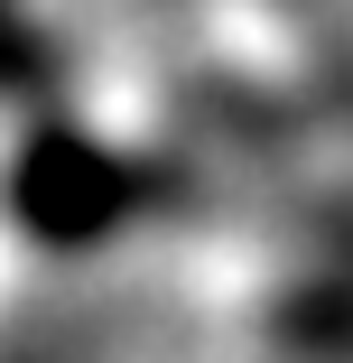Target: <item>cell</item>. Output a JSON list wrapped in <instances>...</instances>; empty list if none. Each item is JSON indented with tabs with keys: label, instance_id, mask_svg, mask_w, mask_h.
I'll return each mask as SVG.
<instances>
[{
	"label": "cell",
	"instance_id": "6da1fadb",
	"mask_svg": "<svg viewBox=\"0 0 353 363\" xmlns=\"http://www.w3.org/2000/svg\"><path fill=\"white\" fill-rule=\"evenodd\" d=\"M149 186L158 177L139 168V159L103 150V140H84V130H47L37 150L19 159V177H10V205H19V224L37 242L84 252V242L139 224V214H149Z\"/></svg>",
	"mask_w": 353,
	"mask_h": 363
}]
</instances>
